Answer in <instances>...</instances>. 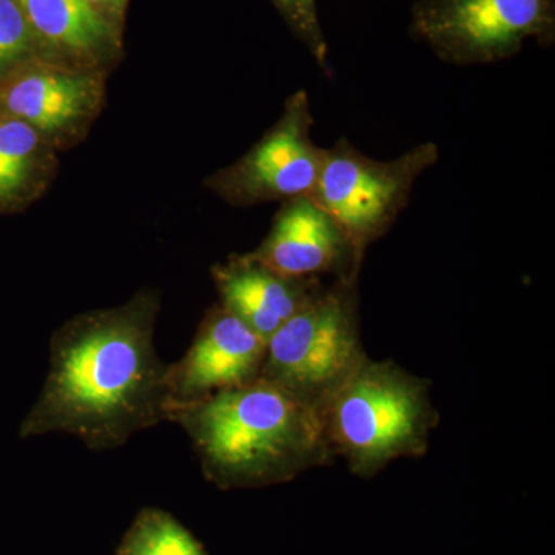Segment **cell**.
I'll return each mask as SVG.
<instances>
[{
	"mask_svg": "<svg viewBox=\"0 0 555 555\" xmlns=\"http://www.w3.org/2000/svg\"><path fill=\"white\" fill-rule=\"evenodd\" d=\"M156 312L147 295L54 332L49 375L20 437L68 434L91 451H109L166 422L169 363L153 341Z\"/></svg>",
	"mask_w": 555,
	"mask_h": 555,
	"instance_id": "cell-1",
	"label": "cell"
},
{
	"mask_svg": "<svg viewBox=\"0 0 555 555\" xmlns=\"http://www.w3.org/2000/svg\"><path fill=\"white\" fill-rule=\"evenodd\" d=\"M188 434L207 480L219 489L287 483L331 466L320 409L268 379L167 409Z\"/></svg>",
	"mask_w": 555,
	"mask_h": 555,
	"instance_id": "cell-2",
	"label": "cell"
},
{
	"mask_svg": "<svg viewBox=\"0 0 555 555\" xmlns=\"http://www.w3.org/2000/svg\"><path fill=\"white\" fill-rule=\"evenodd\" d=\"M320 414L332 454L360 478L425 455L440 425L426 378L369 356L324 400Z\"/></svg>",
	"mask_w": 555,
	"mask_h": 555,
	"instance_id": "cell-3",
	"label": "cell"
},
{
	"mask_svg": "<svg viewBox=\"0 0 555 555\" xmlns=\"http://www.w3.org/2000/svg\"><path fill=\"white\" fill-rule=\"evenodd\" d=\"M353 269L321 286L268 341L259 378L320 409L367 356L360 337Z\"/></svg>",
	"mask_w": 555,
	"mask_h": 555,
	"instance_id": "cell-4",
	"label": "cell"
},
{
	"mask_svg": "<svg viewBox=\"0 0 555 555\" xmlns=\"http://www.w3.org/2000/svg\"><path fill=\"white\" fill-rule=\"evenodd\" d=\"M440 160L434 142L416 145L396 159L378 160L338 139L324 149L320 177L310 198L337 222L358 257L396 224L411 199L416 179Z\"/></svg>",
	"mask_w": 555,
	"mask_h": 555,
	"instance_id": "cell-5",
	"label": "cell"
},
{
	"mask_svg": "<svg viewBox=\"0 0 555 555\" xmlns=\"http://www.w3.org/2000/svg\"><path fill=\"white\" fill-rule=\"evenodd\" d=\"M409 33L448 64H494L554 46L555 0H418Z\"/></svg>",
	"mask_w": 555,
	"mask_h": 555,
	"instance_id": "cell-6",
	"label": "cell"
},
{
	"mask_svg": "<svg viewBox=\"0 0 555 555\" xmlns=\"http://www.w3.org/2000/svg\"><path fill=\"white\" fill-rule=\"evenodd\" d=\"M313 119L306 91L288 98L283 116L233 169L218 188L238 203L301 198L312 195L324 149L312 141Z\"/></svg>",
	"mask_w": 555,
	"mask_h": 555,
	"instance_id": "cell-7",
	"label": "cell"
},
{
	"mask_svg": "<svg viewBox=\"0 0 555 555\" xmlns=\"http://www.w3.org/2000/svg\"><path fill=\"white\" fill-rule=\"evenodd\" d=\"M266 349L264 339L228 309L217 306L201 321L188 352L169 363V406L193 403L255 382L261 375Z\"/></svg>",
	"mask_w": 555,
	"mask_h": 555,
	"instance_id": "cell-8",
	"label": "cell"
},
{
	"mask_svg": "<svg viewBox=\"0 0 555 555\" xmlns=\"http://www.w3.org/2000/svg\"><path fill=\"white\" fill-rule=\"evenodd\" d=\"M250 257L295 280L338 276L363 264L337 222L310 196L284 203L268 238Z\"/></svg>",
	"mask_w": 555,
	"mask_h": 555,
	"instance_id": "cell-9",
	"label": "cell"
},
{
	"mask_svg": "<svg viewBox=\"0 0 555 555\" xmlns=\"http://www.w3.org/2000/svg\"><path fill=\"white\" fill-rule=\"evenodd\" d=\"M221 306L266 343L299 312L323 286L317 280H295L273 272L250 254L214 269Z\"/></svg>",
	"mask_w": 555,
	"mask_h": 555,
	"instance_id": "cell-10",
	"label": "cell"
},
{
	"mask_svg": "<svg viewBox=\"0 0 555 555\" xmlns=\"http://www.w3.org/2000/svg\"><path fill=\"white\" fill-rule=\"evenodd\" d=\"M96 83L89 76L61 69H28L0 87V102L11 118L36 130L56 131L72 126L93 108Z\"/></svg>",
	"mask_w": 555,
	"mask_h": 555,
	"instance_id": "cell-11",
	"label": "cell"
},
{
	"mask_svg": "<svg viewBox=\"0 0 555 555\" xmlns=\"http://www.w3.org/2000/svg\"><path fill=\"white\" fill-rule=\"evenodd\" d=\"M31 31L51 46L91 53L109 39V27L87 0H16Z\"/></svg>",
	"mask_w": 555,
	"mask_h": 555,
	"instance_id": "cell-12",
	"label": "cell"
},
{
	"mask_svg": "<svg viewBox=\"0 0 555 555\" xmlns=\"http://www.w3.org/2000/svg\"><path fill=\"white\" fill-rule=\"evenodd\" d=\"M118 555H207L204 546L169 513L149 507L130 526Z\"/></svg>",
	"mask_w": 555,
	"mask_h": 555,
	"instance_id": "cell-13",
	"label": "cell"
},
{
	"mask_svg": "<svg viewBox=\"0 0 555 555\" xmlns=\"http://www.w3.org/2000/svg\"><path fill=\"white\" fill-rule=\"evenodd\" d=\"M38 130L16 118L0 120V201L16 198L30 177L38 153Z\"/></svg>",
	"mask_w": 555,
	"mask_h": 555,
	"instance_id": "cell-14",
	"label": "cell"
},
{
	"mask_svg": "<svg viewBox=\"0 0 555 555\" xmlns=\"http://www.w3.org/2000/svg\"><path fill=\"white\" fill-rule=\"evenodd\" d=\"M288 28L312 54L313 61L324 75L331 78V51L326 35L321 27L318 0H272Z\"/></svg>",
	"mask_w": 555,
	"mask_h": 555,
	"instance_id": "cell-15",
	"label": "cell"
},
{
	"mask_svg": "<svg viewBox=\"0 0 555 555\" xmlns=\"http://www.w3.org/2000/svg\"><path fill=\"white\" fill-rule=\"evenodd\" d=\"M31 35L30 25L16 0H0V73L27 56Z\"/></svg>",
	"mask_w": 555,
	"mask_h": 555,
	"instance_id": "cell-16",
	"label": "cell"
},
{
	"mask_svg": "<svg viewBox=\"0 0 555 555\" xmlns=\"http://www.w3.org/2000/svg\"><path fill=\"white\" fill-rule=\"evenodd\" d=\"M127 0H87V3L93 9L94 11H98V13L101 14V10H108V11H115L120 10L124 7V3H126ZM102 16V14H101Z\"/></svg>",
	"mask_w": 555,
	"mask_h": 555,
	"instance_id": "cell-17",
	"label": "cell"
}]
</instances>
